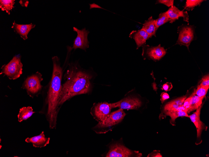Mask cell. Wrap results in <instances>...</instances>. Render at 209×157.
Instances as JSON below:
<instances>
[{"mask_svg": "<svg viewBox=\"0 0 209 157\" xmlns=\"http://www.w3.org/2000/svg\"><path fill=\"white\" fill-rule=\"evenodd\" d=\"M62 85L59 106L76 95L88 93L91 89V76L77 63H70Z\"/></svg>", "mask_w": 209, "mask_h": 157, "instance_id": "obj_1", "label": "cell"}, {"mask_svg": "<svg viewBox=\"0 0 209 157\" xmlns=\"http://www.w3.org/2000/svg\"><path fill=\"white\" fill-rule=\"evenodd\" d=\"M52 60L53 64L52 76L45 100L47 107L46 117L51 129L55 128L56 126L63 75L62 69L59 57L57 56H54L52 58Z\"/></svg>", "mask_w": 209, "mask_h": 157, "instance_id": "obj_2", "label": "cell"}, {"mask_svg": "<svg viewBox=\"0 0 209 157\" xmlns=\"http://www.w3.org/2000/svg\"><path fill=\"white\" fill-rule=\"evenodd\" d=\"M125 115L123 109L119 108L111 113L104 121L99 123L92 129L97 133H105L110 131L112 127L120 123Z\"/></svg>", "mask_w": 209, "mask_h": 157, "instance_id": "obj_3", "label": "cell"}, {"mask_svg": "<svg viewBox=\"0 0 209 157\" xmlns=\"http://www.w3.org/2000/svg\"><path fill=\"white\" fill-rule=\"evenodd\" d=\"M21 56H14L7 64L3 65L0 74H4L10 80L18 78L22 74L23 65L21 60Z\"/></svg>", "mask_w": 209, "mask_h": 157, "instance_id": "obj_4", "label": "cell"}, {"mask_svg": "<svg viewBox=\"0 0 209 157\" xmlns=\"http://www.w3.org/2000/svg\"><path fill=\"white\" fill-rule=\"evenodd\" d=\"M43 80L42 75L39 72H37L26 78L22 88L25 89L28 94L32 97L38 94L41 91L43 86L41 82Z\"/></svg>", "mask_w": 209, "mask_h": 157, "instance_id": "obj_5", "label": "cell"}, {"mask_svg": "<svg viewBox=\"0 0 209 157\" xmlns=\"http://www.w3.org/2000/svg\"><path fill=\"white\" fill-rule=\"evenodd\" d=\"M106 157H141L142 154L138 151L131 150L123 145L118 143L111 144Z\"/></svg>", "mask_w": 209, "mask_h": 157, "instance_id": "obj_6", "label": "cell"}, {"mask_svg": "<svg viewBox=\"0 0 209 157\" xmlns=\"http://www.w3.org/2000/svg\"><path fill=\"white\" fill-rule=\"evenodd\" d=\"M195 27L191 25L183 24L178 28L179 36L176 44L186 46L189 50V46L195 38Z\"/></svg>", "mask_w": 209, "mask_h": 157, "instance_id": "obj_7", "label": "cell"}, {"mask_svg": "<svg viewBox=\"0 0 209 157\" xmlns=\"http://www.w3.org/2000/svg\"><path fill=\"white\" fill-rule=\"evenodd\" d=\"M112 108L111 103L106 102L94 103L90 113L94 119L99 123L104 121L109 116Z\"/></svg>", "mask_w": 209, "mask_h": 157, "instance_id": "obj_8", "label": "cell"}, {"mask_svg": "<svg viewBox=\"0 0 209 157\" xmlns=\"http://www.w3.org/2000/svg\"><path fill=\"white\" fill-rule=\"evenodd\" d=\"M73 30L77 34L76 37L74 41L72 48L74 50L80 49L86 50L89 46V42L88 37L89 32L84 28L79 29L75 27L73 28Z\"/></svg>", "mask_w": 209, "mask_h": 157, "instance_id": "obj_9", "label": "cell"}, {"mask_svg": "<svg viewBox=\"0 0 209 157\" xmlns=\"http://www.w3.org/2000/svg\"><path fill=\"white\" fill-rule=\"evenodd\" d=\"M142 104L138 98L132 96L125 97L117 102L111 103L112 108L119 107L123 109H137Z\"/></svg>", "mask_w": 209, "mask_h": 157, "instance_id": "obj_10", "label": "cell"}, {"mask_svg": "<svg viewBox=\"0 0 209 157\" xmlns=\"http://www.w3.org/2000/svg\"><path fill=\"white\" fill-rule=\"evenodd\" d=\"M202 106L201 104L196 109L195 112L189 116V117L191 121L194 124L196 128L197 131V139L196 142V145L200 144L202 142V140L201 138L202 132L203 130L206 131L207 129V127L200 120V112Z\"/></svg>", "mask_w": 209, "mask_h": 157, "instance_id": "obj_11", "label": "cell"}, {"mask_svg": "<svg viewBox=\"0 0 209 157\" xmlns=\"http://www.w3.org/2000/svg\"><path fill=\"white\" fill-rule=\"evenodd\" d=\"M145 54L150 59L154 60H160L166 54L167 49H165L159 44L158 46L146 48Z\"/></svg>", "mask_w": 209, "mask_h": 157, "instance_id": "obj_12", "label": "cell"}, {"mask_svg": "<svg viewBox=\"0 0 209 157\" xmlns=\"http://www.w3.org/2000/svg\"><path fill=\"white\" fill-rule=\"evenodd\" d=\"M184 10H180L175 6L171 7L166 13L170 19V23H172L176 20L178 19L179 17H182L184 21L188 22L189 16L187 11H184Z\"/></svg>", "mask_w": 209, "mask_h": 157, "instance_id": "obj_13", "label": "cell"}, {"mask_svg": "<svg viewBox=\"0 0 209 157\" xmlns=\"http://www.w3.org/2000/svg\"><path fill=\"white\" fill-rule=\"evenodd\" d=\"M50 138L46 137L43 131L39 135L31 138L26 139L25 141L28 143H31L33 147L42 148L46 146L49 143Z\"/></svg>", "mask_w": 209, "mask_h": 157, "instance_id": "obj_14", "label": "cell"}, {"mask_svg": "<svg viewBox=\"0 0 209 157\" xmlns=\"http://www.w3.org/2000/svg\"><path fill=\"white\" fill-rule=\"evenodd\" d=\"M35 26V25L32 23L26 24H18L14 21L12 28L16 33L19 34L21 38L25 40L28 39L27 36L29 32Z\"/></svg>", "mask_w": 209, "mask_h": 157, "instance_id": "obj_15", "label": "cell"}, {"mask_svg": "<svg viewBox=\"0 0 209 157\" xmlns=\"http://www.w3.org/2000/svg\"><path fill=\"white\" fill-rule=\"evenodd\" d=\"M129 37L135 40L137 45V49L145 44L146 40L150 38L148 34L141 29L137 31H132Z\"/></svg>", "mask_w": 209, "mask_h": 157, "instance_id": "obj_16", "label": "cell"}, {"mask_svg": "<svg viewBox=\"0 0 209 157\" xmlns=\"http://www.w3.org/2000/svg\"><path fill=\"white\" fill-rule=\"evenodd\" d=\"M186 97V96H184L168 102L163 107L164 113L168 111L178 110L179 108L182 105Z\"/></svg>", "mask_w": 209, "mask_h": 157, "instance_id": "obj_17", "label": "cell"}, {"mask_svg": "<svg viewBox=\"0 0 209 157\" xmlns=\"http://www.w3.org/2000/svg\"><path fill=\"white\" fill-rule=\"evenodd\" d=\"M142 25L143 26L141 29L145 31L148 34L150 38L152 36H156L155 34L157 29L155 25L154 19L152 16L145 20Z\"/></svg>", "mask_w": 209, "mask_h": 157, "instance_id": "obj_18", "label": "cell"}, {"mask_svg": "<svg viewBox=\"0 0 209 157\" xmlns=\"http://www.w3.org/2000/svg\"><path fill=\"white\" fill-rule=\"evenodd\" d=\"M189 97V108L187 112V113L198 108L202 104L203 99L196 95L194 91Z\"/></svg>", "mask_w": 209, "mask_h": 157, "instance_id": "obj_19", "label": "cell"}, {"mask_svg": "<svg viewBox=\"0 0 209 157\" xmlns=\"http://www.w3.org/2000/svg\"><path fill=\"white\" fill-rule=\"evenodd\" d=\"M35 113L31 107H24L20 109L18 115V121L19 122L30 118Z\"/></svg>", "mask_w": 209, "mask_h": 157, "instance_id": "obj_20", "label": "cell"}, {"mask_svg": "<svg viewBox=\"0 0 209 157\" xmlns=\"http://www.w3.org/2000/svg\"><path fill=\"white\" fill-rule=\"evenodd\" d=\"M166 116L170 117V123L172 125H175V120L179 117H189L187 112L185 111L181 110H172L166 111L164 112Z\"/></svg>", "mask_w": 209, "mask_h": 157, "instance_id": "obj_21", "label": "cell"}, {"mask_svg": "<svg viewBox=\"0 0 209 157\" xmlns=\"http://www.w3.org/2000/svg\"><path fill=\"white\" fill-rule=\"evenodd\" d=\"M15 0H0V8L2 11H6L9 15L10 11L14 8Z\"/></svg>", "mask_w": 209, "mask_h": 157, "instance_id": "obj_22", "label": "cell"}, {"mask_svg": "<svg viewBox=\"0 0 209 157\" xmlns=\"http://www.w3.org/2000/svg\"><path fill=\"white\" fill-rule=\"evenodd\" d=\"M170 21V19L166 12L160 13L158 18L156 19H154V23L156 28L158 29L161 25Z\"/></svg>", "mask_w": 209, "mask_h": 157, "instance_id": "obj_23", "label": "cell"}, {"mask_svg": "<svg viewBox=\"0 0 209 157\" xmlns=\"http://www.w3.org/2000/svg\"><path fill=\"white\" fill-rule=\"evenodd\" d=\"M204 1V0H187L184 9L187 11L192 10L195 7L200 6Z\"/></svg>", "mask_w": 209, "mask_h": 157, "instance_id": "obj_24", "label": "cell"}, {"mask_svg": "<svg viewBox=\"0 0 209 157\" xmlns=\"http://www.w3.org/2000/svg\"><path fill=\"white\" fill-rule=\"evenodd\" d=\"M209 88V86L198 85L197 89L194 91L195 94L197 96L203 98L207 93Z\"/></svg>", "mask_w": 209, "mask_h": 157, "instance_id": "obj_25", "label": "cell"}, {"mask_svg": "<svg viewBox=\"0 0 209 157\" xmlns=\"http://www.w3.org/2000/svg\"><path fill=\"white\" fill-rule=\"evenodd\" d=\"M173 0H158L156 1V4H163L168 7L173 6Z\"/></svg>", "mask_w": 209, "mask_h": 157, "instance_id": "obj_26", "label": "cell"}, {"mask_svg": "<svg viewBox=\"0 0 209 157\" xmlns=\"http://www.w3.org/2000/svg\"><path fill=\"white\" fill-rule=\"evenodd\" d=\"M199 85L201 86H209V74L204 76L202 79L201 82Z\"/></svg>", "mask_w": 209, "mask_h": 157, "instance_id": "obj_27", "label": "cell"}, {"mask_svg": "<svg viewBox=\"0 0 209 157\" xmlns=\"http://www.w3.org/2000/svg\"><path fill=\"white\" fill-rule=\"evenodd\" d=\"M172 87V86L171 83L167 82L164 84L162 86L161 89L166 91H170Z\"/></svg>", "mask_w": 209, "mask_h": 157, "instance_id": "obj_28", "label": "cell"}, {"mask_svg": "<svg viewBox=\"0 0 209 157\" xmlns=\"http://www.w3.org/2000/svg\"><path fill=\"white\" fill-rule=\"evenodd\" d=\"M161 100L162 103H163L165 101L168 99L170 97L168 94L165 92H163L161 93Z\"/></svg>", "mask_w": 209, "mask_h": 157, "instance_id": "obj_29", "label": "cell"}, {"mask_svg": "<svg viewBox=\"0 0 209 157\" xmlns=\"http://www.w3.org/2000/svg\"><path fill=\"white\" fill-rule=\"evenodd\" d=\"M147 157H161L162 156L159 151L155 150L149 154Z\"/></svg>", "mask_w": 209, "mask_h": 157, "instance_id": "obj_30", "label": "cell"}, {"mask_svg": "<svg viewBox=\"0 0 209 157\" xmlns=\"http://www.w3.org/2000/svg\"><path fill=\"white\" fill-rule=\"evenodd\" d=\"M90 5V9H91V8H101L103 9L100 6H99L98 5L94 3H93L92 4H89Z\"/></svg>", "mask_w": 209, "mask_h": 157, "instance_id": "obj_31", "label": "cell"}, {"mask_svg": "<svg viewBox=\"0 0 209 157\" xmlns=\"http://www.w3.org/2000/svg\"><path fill=\"white\" fill-rule=\"evenodd\" d=\"M1 147H2V146L1 145H0V149H1Z\"/></svg>", "mask_w": 209, "mask_h": 157, "instance_id": "obj_32", "label": "cell"}]
</instances>
